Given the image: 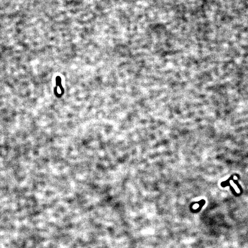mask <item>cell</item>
I'll use <instances>...</instances> for the list:
<instances>
[]
</instances>
